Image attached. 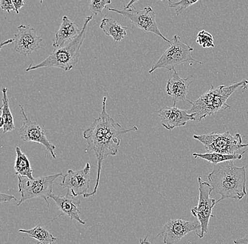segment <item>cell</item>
Wrapping results in <instances>:
<instances>
[{
    "label": "cell",
    "instance_id": "obj_1",
    "mask_svg": "<svg viewBox=\"0 0 248 244\" xmlns=\"http://www.w3.org/2000/svg\"><path fill=\"white\" fill-rule=\"evenodd\" d=\"M107 100L108 98L104 97L102 113L97 119H94L91 127L83 131V138L86 140L88 149L94 152L97 161V177L95 186L92 192L88 193L83 196L85 198L97 194L103 161L108 156H115L119 153L121 141L124 135L138 130L137 127L125 129L116 122L107 112Z\"/></svg>",
    "mask_w": 248,
    "mask_h": 244
},
{
    "label": "cell",
    "instance_id": "obj_2",
    "mask_svg": "<svg viewBox=\"0 0 248 244\" xmlns=\"http://www.w3.org/2000/svg\"><path fill=\"white\" fill-rule=\"evenodd\" d=\"M208 179L212 188V195H221L217 203L228 198L240 200L247 195L246 167H237L233 161L214 165Z\"/></svg>",
    "mask_w": 248,
    "mask_h": 244
},
{
    "label": "cell",
    "instance_id": "obj_3",
    "mask_svg": "<svg viewBox=\"0 0 248 244\" xmlns=\"http://www.w3.org/2000/svg\"><path fill=\"white\" fill-rule=\"evenodd\" d=\"M248 85V81L243 79L229 86L219 85L215 88L212 85L210 89L196 100H187L191 104V107L187 111L190 114H194V121L201 122L207 116L216 114L218 112L230 108V105L226 102L227 99L237 90L247 88Z\"/></svg>",
    "mask_w": 248,
    "mask_h": 244
},
{
    "label": "cell",
    "instance_id": "obj_4",
    "mask_svg": "<svg viewBox=\"0 0 248 244\" xmlns=\"http://www.w3.org/2000/svg\"><path fill=\"white\" fill-rule=\"evenodd\" d=\"M93 16H89L85 18L84 23L80 34L74 40L66 43L63 46L57 48L49 54L46 60L38 65L32 66L31 65L26 71H33L40 68H60L65 71L72 69L79 61L80 49L86 36L87 30L89 23L92 21Z\"/></svg>",
    "mask_w": 248,
    "mask_h": 244
},
{
    "label": "cell",
    "instance_id": "obj_5",
    "mask_svg": "<svg viewBox=\"0 0 248 244\" xmlns=\"http://www.w3.org/2000/svg\"><path fill=\"white\" fill-rule=\"evenodd\" d=\"M62 176L63 174L59 173L31 179L18 175V191L21 193V198L17 206H21L23 203L31 199L43 198L49 207L48 198H50L52 194L54 181Z\"/></svg>",
    "mask_w": 248,
    "mask_h": 244
},
{
    "label": "cell",
    "instance_id": "obj_6",
    "mask_svg": "<svg viewBox=\"0 0 248 244\" xmlns=\"http://www.w3.org/2000/svg\"><path fill=\"white\" fill-rule=\"evenodd\" d=\"M193 138L204 145L207 153L238 154L242 148L248 146V144H243L240 133L232 135L229 130L223 133L212 132L209 134L194 135Z\"/></svg>",
    "mask_w": 248,
    "mask_h": 244
},
{
    "label": "cell",
    "instance_id": "obj_7",
    "mask_svg": "<svg viewBox=\"0 0 248 244\" xmlns=\"http://www.w3.org/2000/svg\"><path fill=\"white\" fill-rule=\"evenodd\" d=\"M193 50V48L181 42L180 37L175 35L170 40L168 49L153 65L149 73L152 74L155 70L162 68L171 71L174 69L176 66L187 62H194L203 65L202 62L195 60L192 57L191 53Z\"/></svg>",
    "mask_w": 248,
    "mask_h": 244
},
{
    "label": "cell",
    "instance_id": "obj_8",
    "mask_svg": "<svg viewBox=\"0 0 248 244\" xmlns=\"http://www.w3.org/2000/svg\"><path fill=\"white\" fill-rule=\"evenodd\" d=\"M198 181L199 184L198 204L190 210V212L201 224V229L197 233V235L200 239H202L208 233L209 220L211 217H215L212 211L217 201L215 198H211L212 188L210 183L203 181L201 177H198Z\"/></svg>",
    "mask_w": 248,
    "mask_h": 244
},
{
    "label": "cell",
    "instance_id": "obj_9",
    "mask_svg": "<svg viewBox=\"0 0 248 244\" xmlns=\"http://www.w3.org/2000/svg\"><path fill=\"white\" fill-rule=\"evenodd\" d=\"M107 9L110 12H115L124 16L127 19L130 20L136 27L145 32L153 33L170 44V40L166 38L159 31L157 23L156 22V13L151 7H145L142 10H138L134 7L124 9H116L109 7Z\"/></svg>",
    "mask_w": 248,
    "mask_h": 244
},
{
    "label": "cell",
    "instance_id": "obj_10",
    "mask_svg": "<svg viewBox=\"0 0 248 244\" xmlns=\"http://www.w3.org/2000/svg\"><path fill=\"white\" fill-rule=\"evenodd\" d=\"M21 113L22 115V127L18 130L21 139L24 142H35L41 144L46 147V150L52 155L54 159L57 158L55 153L56 146L51 144L46 138V132L40 127L38 123L32 122L28 117L24 108L20 105Z\"/></svg>",
    "mask_w": 248,
    "mask_h": 244
},
{
    "label": "cell",
    "instance_id": "obj_11",
    "mask_svg": "<svg viewBox=\"0 0 248 244\" xmlns=\"http://www.w3.org/2000/svg\"><path fill=\"white\" fill-rule=\"evenodd\" d=\"M201 229V225L198 220L187 221L182 219H171L164 225L157 237L162 238L165 244H174L189 233Z\"/></svg>",
    "mask_w": 248,
    "mask_h": 244
},
{
    "label": "cell",
    "instance_id": "obj_12",
    "mask_svg": "<svg viewBox=\"0 0 248 244\" xmlns=\"http://www.w3.org/2000/svg\"><path fill=\"white\" fill-rule=\"evenodd\" d=\"M91 164L87 163L84 168L80 170L69 169L66 175L62 176L63 179L60 186L63 189L71 190L74 196L86 195L88 194L91 183Z\"/></svg>",
    "mask_w": 248,
    "mask_h": 244
},
{
    "label": "cell",
    "instance_id": "obj_13",
    "mask_svg": "<svg viewBox=\"0 0 248 244\" xmlns=\"http://www.w3.org/2000/svg\"><path fill=\"white\" fill-rule=\"evenodd\" d=\"M18 31L15 35V52L27 56L38 50L43 40L38 36L36 30L31 26L20 25Z\"/></svg>",
    "mask_w": 248,
    "mask_h": 244
},
{
    "label": "cell",
    "instance_id": "obj_14",
    "mask_svg": "<svg viewBox=\"0 0 248 244\" xmlns=\"http://www.w3.org/2000/svg\"><path fill=\"white\" fill-rule=\"evenodd\" d=\"M50 198L53 199L57 208L61 212L60 215L54 218L52 222L60 218L61 216L66 215L69 217L71 220H76L81 225H85L86 222L80 218V214L81 213L80 200L77 196H74L73 194H70L69 190H68L67 194L65 195H57L52 194Z\"/></svg>",
    "mask_w": 248,
    "mask_h": 244
},
{
    "label": "cell",
    "instance_id": "obj_15",
    "mask_svg": "<svg viewBox=\"0 0 248 244\" xmlns=\"http://www.w3.org/2000/svg\"><path fill=\"white\" fill-rule=\"evenodd\" d=\"M157 114L163 127L170 130L184 127L189 121L195 120L193 114L176 107H162L157 112Z\"/></svg>",
    "mask_w": 248,
    "mask_h": 244
},
{
    "label": "cell",
    "instance_id": "obj_16",
    "mask_svg": "<svg viewBox=\"0 0 248 244\" xmlns=\"http://www.w3.org/2000/svg\"><path fill=\"white\" fill-rule=\"evenodd\" d=\"M173 75L167 81L166 91L167 94L171 97L173 102V107H176V103L179 101H187V96L189 93V87L191 83L192 77L182 78L176 69H173Z\"/></svg>",
    "mask_w": 248,
    "mask_h": 244
},
{
    "label": "cell",
    "instance_id": "obj_17",
    "mask_svg": "<svg viewBox=\"0 0 248 244\" xmlns=\"http://www.w3.org/2000/svg\"><path fill=\"white\" fill-rule=\"evenodd\" d=\"M81 29H79L77 23H74L69 17L64 16L60 29L55 34V40L53 41L54 48H60L77 38Z\"/></svg>",
    "mask_w": 248,
    "mask_h": 244
},
{
    "label": "cell",
    "instance_id": "obj_18",
    "mask_svg": "<svg viewBox=\"0 0 248 244\" xmlns=\"http://www.w3.org/2000/svg\"><path fill=\"white\" fill-rule=\"evenodd\" d=\"M100 29L108 36L111 37L115 42H120L126 36L128 27H124L113 18H105L102 20Z\"/></svg>",
    "mask_w": 248,
    "mask_h": 244
},
{
    "label": "cell",
    "instance_id": "obj_19",
    "mask_svg": "<svg viewBox=\"0 0 248 244\" xmlns=\"http://www.w3.org/2000/svg\"><path fill=\"white\" fill-rule=\"evenodd\" d=\"M1 91L3 94L2 106L1 107L2 114L1 116L0 127L2 129L4 133H6L15 130V125L13 115L9 107V98L7 96L8 88L4 87L1 89Z\"/></svg>",
    "mask_w": 248,
    "mask_h": 244
},
{
    "label": "cell",
    "instance_id": "obj_20",
    "mask_svg": "<svg viewBox=\"0 0 248 244\" xmlns=\"http://www.w3.org/2000/svg\"><path fill=\"white\" fill-rule=\"evenodd\" d=\"M19 232L24 233L33 238L38 241V244H53L57 241V238L54 237L53 234L42 225H38L31 229H19Z\"/></svg>",
    "mask_w": 248,
    "mask_h": 244
},
{
    "label": "cell",
    "instance_id": "obj_21",
    "mask_svg": "<svg viewBox=\"0 0 248 244\" xmlns=\"http://www.w3.org/2000/svg\"><path fill=\"white\" fill-rule=\"evenodd\" d=\"M16 153L15 164L16 174L18 176H23V177L33 179L30 161L26 156V154L23 153L21 149L18 146L16 147Z\"/></svg>",
    "mask_w": 248,
    "mask_h": 244
},
{
    "label": "cell",
    "instance_id": "obj_22",
    "mask_svg": "<svg viewBox=\"0 0 248 244\" xmlns=\"http://www.w3.org/2000/svg\"><path fill=\"white\" fill-rule=\"evenodd\" d=\"M246 153V150L240 154H232V155H226L217 153H207L204 154L193 153L194 158H200L212 163L213 165L218 163L230 161H236L241 160L243 158V154Z\"/></svg>",
    "mask_w": 248,
    "mask_h": 244
},
{
    "label": "cell",
    "instance_id": "obj_23",
    "mask_svg": "<svg viewBox=\"0 0 248 244\" xmlns=\"http://www.w3.org/2000/svg\"><path fill=\"white\" fill-rule=\"evenodd\" d=\"M196 43L203 48H215V40L212 34L209 33L207 31L202 30L200 31L197 35Z\"/></svg>",
    "mask_w": 248,
    "mask_h": 244
},
{
    "label": "cell",
    "instance_id": "obj_24",
    "mask_svg": "<svg viewBox=\"0 0 248 244\" xmlns=\"http://www.w3.org/2000/svg\"><path fill=\"white\" fill-rule=\"evenodd\" d=\"M198 1L199 0H180L179 1L175 2L170 0L169 7L170 9H175V15L179 16L184 11L196 4Z\"/></svg>",
    "mask_w": 248,
    "mask_h": 244
},
{
    "label": "cell",
    "instance_id": "obj_25",
    "mask_svg": "<svg viewBox=\"0 0 248 244\" xmlns=\"http://www.w3.org/2000/svg\"><path fill=\"white\" fill-rule=\"evenodd\" d=\"M111 4V0H91L89 9L94 15H101L104 9L108 8V4Z\"/></svg>",
    "mask_w": 248,
    "mask_h": 244
},
{
    "label": "cell",
    "instance_id": "obj_26",
    "mask_svg": "<svg viewBox=\"0 0 248 244\" xmlns=\"http://www.w3.org/2000/svg\"><path fill=\"white\" fill-rule=\"evenodd\" d=\"M0 6H1V9L2 10L7 12L8 13H10L13 11L16 12V8L14 5L12 0H1Z\"/></svg>",
    "mask_w": 248,
    "mask_h": 244
},
{
    "label": "cell",
    "instance_id": "obj_27",
    "mask_svg": "<svg viewBox=\"0 0 248 244\" xmlns=\"http://www.w3.org/2000/svg\"><path fill=\"white\" fill-rule=\"evenodd\" d=\"M12 200H15L16 201H19L17 200L15 195H7V194H0V200L1 203H7V202L11 201Z\"/></svg>",
    "mask_w": 248,
    "mask_h": 244
},
{
    "label": "cell",
    "instance_id": "obj_28",
    "mask_svg": "<svg viewBox=\"0 0 248 244\" xmlns=\"http://www.w3.org/2000/svg\"><path fill=\"white\" fill-rule=\"evenodd\" d=\"M12 1L16 8V13L18 15L20 9L25 6L24 0H12Z\"/></svg>",
    "mask_w": 248,
    "mask_h": 244
},
{
    "label": "cell",
    "instance_id": "obj_29",
    "mask_svg": "<svg viewBox=\"0 0 248 244\" xmlns=\"http://www.w3.org/2000/svg\"><path fill=\"white\" fill-rule=\"evenodd\" d=\"M234 244H248V232L245 234L244 237L233 241Z\"/></svg>",
    "mask_w": 248,
    "mask_h": 244
},
{
    "label": "cell",
    "instance_id": "obj_30",
    "mask_svg": "<svg viewBox=\"0 0 248 244\" xmlns=\"http://www.w3.org/2000/svg\"><path fill=\"white\" fill-rule=\"evenodd\" d=\"M140 0H131V1L128 2V4L124 7V9H130V8L133 7V5L136 3L139 2Z\"/></svg>",
    "mask_w": 248,
    "mask_h": 244
},
{
    "label": "cell",
    "instance_id": "obj_31",
    "mask_svg": "<svg viewBox=\"0 0 248 244\" xmlns=\"http://www.w3.org/2000/svg\"><path fill=\"white\" fill-rule=\"evenodd\" d=\"M147 238H148V236H147V237H145V238H140V244H153L151 243V242H149L148 239H147Z\"/></svg>",
    "mask_w": 248,
    "mask_h": 244
},
{
    "label": "cell",
    "instance_id": "obj_32",
    "mask_svg": "<svg viewBox=\"0 0 248 244\" xmlns=\"http://www.w3.org/2000/svg\"><path fill=\"white\" fill-rule=\"evenodd\" d=\"M14 42H15V38L9 39V40L2 42V43H1V48H2L3 46H5V45L10 44V43H14Z\"/></svg>",
    "mask_w": 248,
    "mask_h": 244
},
{
    "label": "cell",
    "instance_id": "obj_33",
    "mask_svg": "<svg viewBox=\"0 0 248 244\" xmlns=\"http://www.w3.org/2000/svg\"><path fill=\"white\" fill-rule=\"evenodd\" d=\"M45 1V0H40V3H41V4H43V1Z\"/></svg>",
    "mask_w": 248,
    "mask_h": 244
},
{
    "label": "cell",
    "instance_id": "obj_34",
    "mask_svg": "<svg viewBox=\"0 0 248 244\" xmlns=\"http://www.w3.org/2000/svg\"><path fill=\"white\" fill-rule=\"evenodd\" d=\"M159 1H163V0H159ZM167 1H170V0H167Z\"/></svg>",
    "mask_w": 248,
    "mask_h": 244
},
{
    "label": "cell",
    "instance_id": "obj_35",
    "mask_svg": "<svg viewBox=\"0 0 248 244\" xmlns=\"http://www.w3.org/2000/svg\"></svg>",
    "mask_w": 248,
    "mask_h": 244
}]
</instances>
